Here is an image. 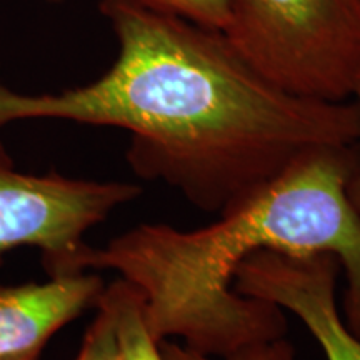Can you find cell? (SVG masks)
Wrapping results in <instances>:
<instances>
[{"label": "cell", "mask_w": 360, "mask_h": 360, "mask_svg": "<svg viewBox=\"0 0 360 360\" xmlns=\"http://www.w3.org/2000/svg\"><path fill=\"white\" fill-rule=\"evenodd\" d=\"M339 267V259L332 254L259 250L238 267L233 289L297 315L327 360H360V337L337 309Z\"/></svg>", "instance_id": "5"}, {"label": "cell", "mask_w": 360, "mask_h": 360, "mask_svg": "<svg viewBox=\"0 0 360 360\" xmlns=\"http://www.w3.org/2000/svg\"><path fill=\"white\" fill-rule=\"evenodd\" d=\"M160 352L165 360H295L294 345L285 337L252 345V347H247L224 359H215L193 352L186 345L170 342L169 339L160 342Z\"/></svg>", "instance_id": "10"}, {"label": "cell", "mask_w": 360, "mask_h": 360, "mask_svg": "<svg viewBox=\"0 0 360 360\" xmlns=\"http://www.w3.org/2000/svg\"><path fill=\"white\" fill-rule=\"evenodd\" d=\"M141 192L129 182L24 174L0 142V264L11 250L34 247L49 276H64L87 245L85 233Z\"/></svg>", "instance_id": "4"}, {"label": "cell", "mask_w": 360, "mask_h": 360, "mask_svg": "<svg viewBox=\"0 0 360 360\" xmlns=\"http://www.w3.org/2000/svg\"><path fill=\"white\" fill-rule=\"evenodd\" d=\"M119 56L101 79L22 96L0 84V127L58 119L130 132V169L222 214L322 147L360 142V103L300 97L220 30L134 0H102Z\"/></svg>", "instance_id": "1"}, {"label": "cell", "mask_w": 360, "mask_h": 360, "mask_svg": "<svg viewBox=\"0 0 360 360\" xmlns=\"http://www.w3.org/2000/svg\"><path fill=\"white\" fill-rule=\"evenodd\" d=\"M105 289L97 274H65L51 281L0 285V360H40L49 340Z\"/></svg>", "instance_id": "6"}, {"label": "cell", "mask_w": 360, "mask_h": 360, "mask_svg": "<svg viewBox=\"0 0 360 360\" xmlns=\"http://www.w3.org/2000/svg\"><path fill=\"white\" fill-rule=\"evenodd\" d=\"M102 297L114 310L120 360H165L160 344L147 328L141 290L119 278L105 285Z\"/></svg>", "instance_id": "7"}, {"label": "cell", "mask_w": 360, "mask_h": 360, "mask_svg": "<svg viewBox=\"0 0 360 360\" xmlns=\"http://www.w3.org/2000/svg\"><path fill=\"white\" fill-rule=\"evenodd\" d=\"M134 2L160 12L174 13L220 32H225L229 24L227 0H134Z\"/></svg>", "instance_id": "9"}, {"label": "cell", "mask_w": 360, "mask_h": 360, "mask_svg": "<svg viewBox=\"0 0 360 360\" xmlns=\"http://www.w3.org/2000/svg\"><path fill=\"white\" fill-rule=\"evenodd\" d=\"M225 35L300 97L344 102L360 74V0H227Z\"/></svg>", "instance_id": "3"}, {"label": "cell", "mask_w": 360, "mask_h": 360, "mask_svg": "<svg viewBox=\"0 0 360 360\" xmlns=\"http://www.w3.org/2000/svg\"><path fill=\"white\" fill-rule=\"evenodd\" d=\"M359 165V143L317 148L214 224L195 231L141 224L102 249L85 245L65 274L117 270L141 290L159 344L180 337L193 352L224 359L287 334L283 309L233 289L250 255L332 254L347 277L345 323L360 337V215L347 195Z\"/></svg>", "instance_id": "2"}, {"label": "cell", "mask_w": 360, "mask_h": 360, "mask_svg": "<svg viewBox=\"0 0 360 360\" xmlns=\"http://www.w3.org/2000/svg\"><path fill=\"white\" fill-rule=\"evenodd\" d=\"M97 315L85 332L75 360H120L114 310L101 295Z\"/></svg>", "instance_id": "8"}, {"label": "cell", "mask_w": 360, "mask_h": 360, "mask_svg": "<svg viewBox=\"0 0 360 360\" xmlns=\"http://www.w3.org/2000/svg\"><path fill=\"white\" fill-rule=\"evenodd\" d=\"M352 96L357 97V102L360 103V74L357 77V82H355ZM347 195H349L350 204L354 205V209L357 210V214L360 215V165H359L357 172L354 174V177L350 179V182L347 186Z\"/></svg>", "instance_id": "11"}, {"label": "cell", "mask_w": 360, "mask_h": 360, "mask_svg": "<svg viewBox=\"0 0 360 360\" xmlns=\"http://www.w3.org/2000/svg\"><path fill=\"white\" fill-rule=\"evenodd\" d=\"M47 2H58V0H47Z\"/></svg>", "instance_id": "12"}]
</instances>
